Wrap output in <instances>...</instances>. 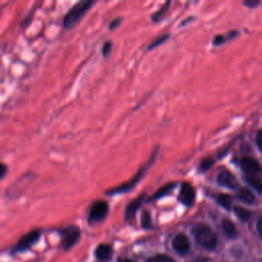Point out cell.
Masks as SVG:
<instances>
[{"label": "cell", "instance_id": "1", "mask_svg": "<svg viewBox=\"0 0 262 262\" xmlns=\"http://www.w3.org/2000/svg\"><path fill=\"white\" fill-rule=\"evenodd\" d=\"M158 148L154 151V153L152 154V156L150 157L149 161L146 163V165H144L137 172L136 174L131 178L129 179V181L127 182H124L116 187H113L111 189H109L108 192H106V195L108 196H115V195H119V194H125V193H128V192H131L133 190L136 185L142 180V178L145 177L146 173L148 172V170L150 169V167L154 164L155 160L157 159V154H158Z\"/></svg>", "mask_w": 262, "mask_h": 262}, {"label": "cell", "instance_id": "2", "mask_svg": "<svg viewBox=\"0 0 262 262\" xmlns=\"http://www.w3.org/2000/svg\"><path fill=\"white\" fill-rule=\"evenodd\" d=\"M94 5V0H83V2L77 3L64 17V28L71 29L74 27L91 10Z\"/></svg>", "mask_w": 262, "mask_h": 262}, {"label": "cell", "instance_id": "3", "mask_svg": "<svg viewBox=\"0 0 262 262\" xmlns=\"http://www.w3.org/2000/svg\"><path fill=\"white\" fill-rule=\"evenodd\" d=\"M192 232L199 245L208 250L215 249L217 245V236L208 225L198 224L193 228Z\"/></svg>", "mask_w": 262, "mask_h": 262}, {"label": "cell", "instance_id": "4", "mask_svg": "<svg viewBox=\"0 0 262 262\" xmlns=\"http://www.w3.org/2000/svg\"><path fill=\"white\" fill-rule=\"evenodd\" d=\"M41 236V231L39 229H34L22 236L18 243L13 248V253H22L29 250L33 245H35Z\"/></svg>", "mask_w": 262, "mask_h": 262}, {"label": "cell", "instance_id": "5", "mask_svg": "<svg viewBox=\"0 0 262 262\" xmlns=\"http://www.w3.org/2000/svg\"><path fill=\"white\" fill-rule=\"evenodd\" d=\"M109 213V204L104 200L94 202L90 208L88 221L89 223H97L104 220Z\"/></svg>", "mask_w": 262, "mask_h": 262}, {"label": "cell", "instance_id": "6", "mask_svg": "<svg viewBox=\"0 0 262 262\" xmlns=\"http://www.w3.org/2000/svg\"><path fill=\"white\" fill-rule=\"evenodd\" d=\"M196 200V190L194 186L187 182L183 181L180 185V190L178 195V201L186 207H190Z\"/></svg>", "mask_w": 262, "mask_h": 262}, {"label": "cell", "instance_id": "7", "mask_svg": "<svg viewBox=\"0 0 262 262\" xmlns=\"http://www.w3.org/2000/svg\"><path fill=\"white\" fill-rule=\"evenodd\" d=\"M239 166L246 173V175L259 174L261 171V166L259 161L253 157H248V156L242 157L239 160Z\"/></svg>", "mask_w": 262, "mask_h": 262}, {"label": "cell", "instance_id": "8", "mask_svg": "<svg viewBox=\"0 0 262 262\" xmlns=\"http://www.w3.org/2000/svg\"><path fill=\"white\" fill-rule=\"evenodd\" d=\"M62 234V245L64 249H70L79 239L80 230L76 226H69L61 231Z\"/></svg>", "mask_w": 262, "mask_h": 262}, {"label": "cell", "instance_id": "9", "mask_svg": "<svg viewBox=\"0 0 262 262\" xmlns=\"http://www.w3.org/2000/svg\"><path fill=\"white\" fill-rule=\"evenodd\" d=\"M216 181L220 186L228 189H236L239 186V182L235 176L228 170H221L220 172H218L216 176Z\"/></svg>", "mask_w": 262, "mask_h": 262}, {"label": "cell", "instance_id": "10", "mask_svg": "<svg viewBox=\"0 0 262 262\" xmlns=\"http://www.w3.org/2000/svg\"><path fill=\"white\" fill-rule=\"evenodd\" d=\"M172 246L179 255H186L190 249V242L185 234L179 233L173 239Z\"/></svg>", "mask_w": 262, "mask_h": 262}, {"label": "cell", "instance_id": "11", "mask_svg": "<svg viewBox=\"0 0 262 262\" xmlns=\"http://www.w3.org/2000/svg\"><path fill=\"white\" fill-rule=\"evenodd\" d=\"M145 199H146V196L145 194L138 196L136 199H134L133 201H131L127 207H126V210H125V218L128 220V219H131L133 218L137 211L140 209V207L142 206L144 202H145Z\"/></svg>", "mask_w": 262, "mask_h": 262}, {"label": "cell", "instance_id": "12", "mask_svg": "<svg viewBox=\"0 0 262 262\" xmlns=\"http://www.w3.org/2000/svg\"><path fill=\"white\" fill-rule=\"evenodd\" d=\"M236 198L242 203L247 204V205H253L256 203L255 194L248 187H241L236 192Z\"/></svg>", "mask_w": 262, "mask_h": 262}, {"label": "cell", "instance_id": "13", "mask_svg": "<svg viewBox=\"0 0 262 262\" xmlns=\"http://www.w3.org/2000/svg\"><path fill=\"white\" fill-rule=\"evenodd\" d=\"M176 186H177V182H168V183H166L165 185L160 187L154 195H152L149 198V201L150 202L156 201V200H159L161 198H164V197L168 196Z\"/></svg>", "mask_w": 262, "mask_h": 262}, {"label": "cell", "instance_id": "14", "mask_svg": "<svg viewBox=\"0 0 262 262\" xmlns=\"http://www.w3.org/2000/svg\"><path fill=\"white\" fill-rule=\"evenodd\" d=\"M112 254H113V249L108 244H102L96 250V257L99 260H103V261L109 260Z\"/></svg>", "mask_w": 262, "mask_h": 262}, {"label": "cell", "instance_id": "15", "mask_svg": "<svg viewBox=\"0 0 262 262\" xmlns=\"http://www.w3.org/2000/svg\"><path fill=\"white\" fill-rule=\"evenodd\" d=\"M215 200L216 202L223 207L225 210H230L232 208L233 205V199L232 196L228 195V194H224V193H219L217 195H215Z\"/></svg>", "mask_w": 262, "mask_h": 262}, {"label": "cell", "instance_id": "16", "mask_svg": "<svg viewBox=\"0 0 262 262\" xmlns=\"http://www.w3.org/2000/svg\"><path fill=\"white\" fill-rule=\"evenodd\" d=\"M221 227L223 232L225 233V235L229 239H234L237 236V229L234 225V223L229 220V219H223L222 223H221Z\"/></svg>", "mask_w": 262, "mask_h": 262}, {"label": "cell", "instance_id": "17", "mask_svg": "<svg viewBox=\"0 0 262 262\" xmlns=\"http://www.w3.org/2000/svg\"><path fill=\"white\" fill-rule=\"evenodd\" d=\"M244 180L250 185L252 186L255 190H257L259 194L262 190V183H261V178L259 176V174H255V175H245L244 176Z\"/></svg>", "mask_w": 262, "mask_h": 262}, {"label": "cell", "instance_id": "18", "mask_svg": "<svg viewBox=\"0 0 262 262\" xmlns=\"http://www.w3.org/2000/svg\"><path fill=\"white\" fill-rule=\"evenodd\" d=\"M170 4H171L170 2H167L165 5H163V6L161 7V9H160L159 11H157L156 13H154V14L152 15V21H153L154 23L160 22V21L165 17L166 13L168 12V9H169Z\"/></svg>", "mask_w": 262, "mask_h": 262}, {"label": "cell", "instance_id": "19", "mask_svg": "<svg viewBox=\"0 0 262 262\" xmlns=\"http://www.w3.org/2000/svg\"><path fill=\"white\" fill-rule=\"evenodd\" d=\"M234 213L236 214V216L242 220V221H248L251 217H252V212L249 211L246 208L243 207H234L233 208Z\"/></svg>", "mask_w": 262, "mask_h": 262}, {"label": "cell", "instance_id": "20", "mask_svg": "<svg viewBox=\"0 0 262 262\" xmlns=\"http://www.w3.org/2000/svg\"><path fill=\"white\" fill-rule=\"evenodd\" d=\"M169 37H170L169 34H164V35H162V36L156 38V39L148 46V51H152V50L157 49V47H159L160 45L164 44V43L169 39Z\"/></svg>", "mask_w": 262, "mask_h": 262}, {"label": "cell", "instance_id": "21", "mask_svg": "<svg viewBox=\"0 0 262 262\" xmlns=\"http://www.w3.org/2000/svg\"><path fill=\"white\" fill-rule=\"evenodd\" d=\"M213 165H214V159L211 157H207L201 161L199 169H200V171L205 172V171H208L209 169H211L213 167Z\"/></svg>", "mask_w": 262, "mask_h": 262}, {"label": "cell", "instance_id": "22", "mask_svg": "<svg viewBox=\"0 0 262 262\" xmlns=\"http://www.w3.org/2000/svg\"><path fill=\"white\" fill-rule=\"evenodd\" d=\"M147 262H175V260H173L171 257L167 256V255H156L150 259L147 260Z\"/></svg>", "mask_w": 262, "mask_h": 262}, {"label": "cell", "instance_id": "23", "mask_svg": "<svg viewBox=\"0 0 262 262\" xmlns=\"http://www.w3.org/2000/svg\"><path fill=\"white\" fill-rule=\"evenodd\" d=\"M112 49H113V43L111 41H106L103 45V49H102V54L104 56V58H108L112 52Z\"/></svg>", "mask_w": 262, "mask_h": 262}, {"label": "cell", "instance_id": "24", "mask_svg": "<svg viewBox=\"0 0 262 262\" xmlns=\"http://www.w3.org/2000/svg\"><path fill=\"white\" fill-rule=\"evenodd\" d=\"M226 41H227V39L225 38V36H223V35H221V34H218V35H216V36L214 37V39H213V44H214L215 46H220V45H223Z\"/></svg>", "mask_w": 262, "mask_h": 262}, {"label": "cell", "instance_id": "25", "mask_svg": "<svg viewBox=\"0 0 262 262\" xmlns=\"http://www.w3.org/2000/svg\"><path fill=\"white\" fill-rule=\"evenodd\" d=\"M142 224L145 227H151L152 222H151V215L149 212H145L142 215Z\"/></svg>", "mask_w": 262, "mask_h": 262}, {"label": "cell", "instance_id": "26", "mask_svg": "<svg viewBox=\"0 0 262 262\" xmlns=\"http://www.w3.org/2000/svg\"><path fill=\"white\" fill-rule=\"evenodd\" d=\"M244 5L250 9H256L260 5V2L259 0H246V2H244Z\"/></svg>", "mask_w": 262, "mask_h": 262}, {"label": "cell", "instance_id": "27", "mask_svg": "<svg viewBox=\"0 0 262 262\" xmlns=\"http://www.w3.org/2000/svg\"><path fill=\"white\" fill-rule=\"evenodd\" d=\"M122 23V18H115L109 25L110 30H115L116 28L119 27V25Z\"/></svg>", "mask_w": 262, "mask_h": 262}, {"label": "cell", "instance_id": "28", "mask_svg": "<svg viewBox=\"0 0 262 262\" xmlns=\"http://www.w3.org/2000/svg\"><path fill=\"white\" fill-rule=\"evenodd\" d=\"M8 173V166L5 163L0 162V180H2Z\"/></svg>", "mask_w": 262, "mask_h": 262}, {"label": "cell", "instance_id": "29", "mask_svg": "<svg viewBox=\"0 0 262 262\" xmlns=\"http://www.w3.org/2000/svg\"><path fill=\"white\" fill-rule=\"evenodd\" d=\"M256 145L259 151H261V130H258L257 134H256Z\"/></svg>", "mask_w": 262, "mask_h": 262}, {"label": "cell", "instance_id": "30", "mask_svg": "<svg viewBox=\"0 0 262 262\" xmlns=\"http://www.w3.org/2000/svg\"><path fill=\"white\" fill-rule=\"evenodd\" d=\"M241 151H242V153L243 154H246V156H247V154H248V152H250L251 151V149H250V146L249 145H245V144H243L242 146H241Z\"/></svg>", "mask_w": 262, "mask_h": 262}, {"label": "cell", "instance_id": "31", "mask_svg": "<svg viewBox=\"0 0 262 262\" xmlns=\"http://www.w3.org/2000/svg\"><path fill=\"white\" fill-rule=\"evenodd\" d=\"M257 231L259 235H261V218H259L257 221Z\"/></svg>", "mask_w": 262, "mask_h": 262}, {"label": "cell", "instance_id": "32", "mask_svg": "<svg viewBox=\"0 0 262 262\" xmlns=\"http://www.w3.org/2000/svg\"><path fill=\"white\" fill-rule=\"evenodd\" d=\"M121 262H134V261L129 260V259H124V260H123V261H121Z\"/></svg>", "mask_w": 262, "mask_h": 262}]
</instances>
